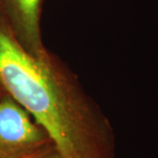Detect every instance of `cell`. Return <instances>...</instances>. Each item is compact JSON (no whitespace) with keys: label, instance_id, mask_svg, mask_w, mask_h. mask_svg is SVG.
Returning a JSON list of instances; mask_svg holds the SVG:
<instances>
[{"label":"cell","instance_id":"277c9868","mask_svg":"<svg viewBox=\"0 0 158 158\" xmlns=\"http://www.w3.org/2000/svg\"><path fill=\"white\" fill-rule=\"evenodd\" d=\"M24 158H64L53 143L46 145Z\"/></svg>","mask_w":158,"mask_h":158},{"label":"cell","instance_id":"6da1fadb","mask_svg":"<svg viewBox=\"0 0 158 158\" xmlns=\"http://www.w3.org/2000/svg\"><path fill=\"white\" fill-rule=\"evenodd\" d=\"M0 87L45 130L64 158H116L113 127L56 55L31 56L0 14Z\"/></svg>","mask_w":158,"mask_h":158},{"label":"cell","instance_id":"5b68a950","mask_svg":"<svg viewBox=\"0 0 158 158\" xmlns=\"http://www.w3.org/2000/svg\"><path fill=\"white\" fill-rule=\"evenodd\" d=\"M3 92H4V90H2V88H1V87H0V96H1V95H2V93H3Z\"/></svg>","mask_w":158,"mask_h":158},{"label":"cell","instance_id":"3957f363","mask_svg":"<svg viewBox=\"0 0 158 158\" xmlns=\"http://www.w3.org/2000/svg\"><path fill=\"white\" fill-rule=\"evenodd\" d=\"M44 0H0V14L23 48L36 58L46 56L40 19Z\"/></svg>","mask_w":158,"mask_h":158},{"label":"cell","instance_id":"7a4b0ae2","mask_svg":"<svg viewBox=\"0 0 158 158\" xmlns=\"http://www.w3.org/2000/svg\"><path fill=\"white\" fill-rule=\"evenodd\" d=\"M50 143L45 130L4 91L0 96V158H24Z\"/></svg>","mask_w":158,"mask_h":158}]
</instances>
